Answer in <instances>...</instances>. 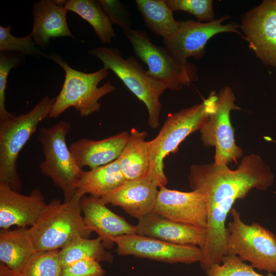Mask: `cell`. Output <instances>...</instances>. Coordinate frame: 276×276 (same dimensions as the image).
Masks as SVG:
<instances>
[{
    "mask_svg": "<svg viewBox=\"0 0 276 276\" xmlns=\"http://www.w3.org/2000/svg\"><path fill=\"white\" fill-rule=\"evenodd\" d=\"M274 180L270 168L253 153L244 156L235 170L214 162L190 167V187L203 196L206 208L207 238L199 262L204 271L220 264L226 255L225 221L235 202L252 189L266 190Z\"/></svg>",
    "mask_w": 276,
    "mask_h": 276,
    "instance_id": "cell-1",
    "label": "cell"
},
{
    "mask_svg": "<svg viewBox=\"0 0 276 276\" xmlns=\"http://www.w3.org/2000/svg\"><path fill=\"white\" fill-rule=\"evenodd\" d=\"M84 195L76 190L69 200L55 199L48 203L29 229L36 251L60 249L77 237L88 238L93 232L84 221L80 204Z\"/></svg>",
    "mask_w": 276,
    "mask_h": 276,
    "instance_id": "cell-2",
    "label": "cell"
},
{
    "mask_svg": "<svg viewBox=\"0 0 276 276\" xmlns=\"http://www.w3.org/2000/svg\"><path fill=\"white\" fill-rule=\"evenodd\" d=\"M217 94L211 92L201 103L170 114L157 135L148 141L150 165L148 171L154 174L160 186L167 178L164 171V158L175 153L179 144L190 134L200 130L213 110Z\"/></svg>",
    "mask_w": 276,
    "mask_h": 276,
    "instance_id": "cell-3",
    "label": "cell"
},
{
    "mask_svg": "<svg viewBox=\"0 0 276 276\" xmlns=\"http://www.w3.org/2000/svg\"><path fill=\"white\" fill-rule=\"evenodd\" d=\"M60 66L65 72L62 88L49 116L56 119L66 110L74 107L81 117L98 112L101 104L99 100L113 91L116 87L107 81L101 87L98 85L109 74V70L102 67L97 71L86 73L75 70L63 60L60 55L52 53L47 56Z\"/></svg>",
    "mask_w": 276,
    "mask_h": 276,
    "instance_id": "cell-4",
    "label": "cell"
},
{
    "mask_svg": "<svg viewBox=\"0 0 276 276\" xmlns=\"http://www.w3.org/2000/svg\"><path fill=\"white\" fill-rule=\"evenodd\" d=\"M55 98L43 97L30 111L0 121V183L19 192L22 187L17 171L19 154L39 124L49 118Z\"/></svg>",
    "mask_w": 276,
    "mask_h": 276,
    "instance_id": "cell-5",
    "label": "cell"
},
{
    "mask_svg": "<svg viewBox=\"0 0 276 276\" xmlns=\"http://www.w3.org/2000/svg\"><path fill=\"white\" fill-rule=\"evenodd\" d=\"M88 54L99 59L103 67L112 71L144 103L148 112V124L156 128L159 125L162 106L160 97L166 87L145 70L135 57L130 56L124 58L116 48L98 47L90 50Z\"/></svg>",
    "mask_w": 276,
    "mask_h": 276,
    "instance_id": "cell-6",
    "label": "cell"
},
{
    "mask_svg": "<svg viewBox=\"0 0 276 276\" xmlns=\"http://www.w3.org/2000/svg\"><path fill=\"white\" fill-rule=\"evenodd\" d=\"M71 127L70 122L60 121L50 127L40 128L38 137L44 156L39 165L40 172L60 189L64 201L75 195L84 171L76 163L66 143Z\"/></svg>",
    "mask_w": 276,
    "mask_h": 276,
    "instance_id": "cell-7",
    "label": "cell"
},
{
    "mask_svg": "<svg viewBox=\"0 0 276 276\" xmlns=\"http://www.w3.org/2000/svg\"><path fill=\"white\" fill-rule=\"evenodd\" d=\"M226 228V255L248 261L255 268L276 273V235L260 224L244 223L233 208Z\"/></svg>",
    "mask_w": 276,
    "mask_h": 276,
    "instance_id": "cell-8",
    "label": "cell"
},
{
    "mask_svg": "<svg viewBox=\"0 0 276 276\" xmlns=\"http://www.w3.org/2000/svg\"><path fill=\"white\" fill-rule=\"evenodd\" d=\"M134 54L148 67V73L171 91H179L197 80V68L188 62H179L164 46L153 44L148 34L138 29L123 31Z\"/></svg>",
    "mask_w": 276,
    "mask_h": 276,
    "instance_id": "cell-9",
    "label": "cell"
},
{
    "mask_svg": "<svg viewBox=\"0 0 276 276\" xmlns=\"http://www.w3.org/2000/svg\"><path fill=\"white\" fill-rule=\"evenodd\" d=\"M235 96L233 89L225 86L217 94L213 110L200 129V139L205 147H214V163L227 165L242 157L243 150L237 146L234 138V130L230 120L232 110L240 109L235 105Z\"/></svg>",
    "mask_w": 276,
    "mask_h": 276,
    "instance_id": "cell-10",
    "label": "cell"
},
{
    "mask_svg": "<svg viewBox=\"0 0 276 276\" xmlns=\"http://www.w3.org/2000/svg\"><path fill=\"white\" fill-rule=\"evenodd\" d=\"M225 15L208 22L192 19L178 21V28L170 37L163 39L164 45L176 59L182 64L188 63L190 57L200 59L205 54V47L214 36L221 33L231 32L244 38L236 22L223 24L229 19Z\"/></svg>",
    "mask_w": 276,
    "mask_h": 276,
    "instance_id": "cell-11",
    "label": "cell"
},
{
    "mask_svg": "<svg viewBox=\"0 0 276 276\" xmlns=\"http://www.w3.org/2000/svg\"><path fill=\"white\" fill-rule=\"evenodd\" d=\"M112 241L120 256H133L170 264H192L202 259V250L196 245L173 244L137 234L117 236Z\"/></svg>",
    "mask_w": 276,
    "mask_h": 276,
    "instance_id": "cell-12",
    "label": "cell"
},
{
    "mask_svg": "<svg viewBox=\"0 0 276 276\" xmlns=\"http://www.w3.org/2000/svg\"><path fill=\"white\" fill-rule=\"evenodd\" d=\"M240 29L256 56L276 68V0H264L243 14Z\"/></svg>",
    "mask_w": 276,
    "mask_h": 276,
    "instance_id": "cell-13",
    "label": "cell"
},
{
    "mask_svg": "<svg viewBox=\"0 0 276 276\" xmlns=\"http://www.w3.org/2000/svg\"><path fill=\"white\" fill-rule=\"evenodd\" d=\"M160 183L150 171L143 176L126 180L100 199L104 204L119 206L130 216L139 220L152 212Z\"/></svg>",
    "mask_w": 276,
    "mask_h": 276,
    "instance_id": "cell-14",
    "label": "cell"
},
{
    "mask_svg": "<svg viewBox=\"0 0 276 276\" xmlns=\"http://www.w3.org/2000/svg\"><path fill=\"white\" fill-rule=\"evenodd\" d=\"M152 212L174 221L206 228L204 198L196 190L182 192L160 187Z\"/></svg>",
    "mask_w": 276,
    "mask_h": 276,
    "instance_id": "cell-15",
    "label": "cell"
},
{
    "mask_svg": "<svg viewBox=\"0 0 276 276\" xmlns=\"http://www.w3.org/2000/svg\"><path fill=\"white\" fill-rule=\"evenodd\" d=\"M47 205L43 194L38 189L26 195L0 183V227H31L36 222Z\"/></svg>",
    "mask_w": 276,
    "mask_h": 276,
    "instance_id": "cell-16",
    "label": "cell"
},
{
    "mask_svg": "<svg viewBox=\"0 0 276 276\" xmlns=\"http://www.w3.org/2000/svg\"><path fill=\"white\" fill-rule=\"evenodd\" d=\"M136 234L176 244L196 245L206 243V227L174 221L151 212L138 220Z\"/></svg>",
    "mask_w": 276,
    "mask_h": 276,
    "instance_id": "cell-17",
    "label": "cell"
},
{
    "mask_svg": "<svg viewBox=\"0 0 276 276\" xmlns=\"http://www.w3.org/2000/svg\"><path fill=\"white\" fill-rule=\"evenodd\" d=\"M80 204L85 223L98 234L106 249L113 247L114 237L136 234L134 225L109 209L100 198L85 195Z\"/></svg>",
    "mask_w": 276,
    "mask_h": 276,
    "instance_id": "cell-18",
    "label": "cell"
},
{
    "mask_svg": "<svg viewBox=\"0 0 276 276\" xmlns=\"http://www.w3.org/2000/svg\"><path fill=\"white\" fill-rule=\"evenodd\" d=\"M66 1L40 0L33 6L34 22L30 34L36 45L47 47L52 38H74L66 20Z\"/></svg>",
    "mask_w": 276,
    "mask_h": 276,
    "instance_id": "cell-19",
    "label": "cell"
},
{
    "mask_svg": "<svg viewBox=\"0 0 276 276\" xmlns=\"http://www.w3.org/2000/svg\"><path fill=\"white\" fill-rule=\"evenodd\" d=\"M129 133L122 131L101 140L79 139L69 147L75 161L81 169H90L117 160L127 141Z\"/></svg>",
    "mask_w": 276,
    "mask_h": 276,
    "instance_id": "cell-20",
    "label": "cell"
},
{
    "mask_svg": "<svg viewBox=\"0 0 276 276\" xmlns=\"http://www.w3.org/2000/svg\"><path fill=\"white\" fill-rule=\"evenodd\" d=\"M36 251L28 228L1 229V263L12 272L20 271Z\"/></svg>",
    "mask_w": 276,
    "mask_h": 276,
    "instance_id": "cell-21",
    "label": "cell"
},
{
    "mask_svg": "<svg viewBox=\"0 0 276 276\" xmlns=\"http://www.w3.org/2000/svg\"><path fill=\"white\" fill-rule=\"evenodd\" d=\"M147 133L132 128L127 141L118 160L126 180H132L144 176L150 165Z\"/></svg>",
    "mask_w": 276,
    "mask_h": 276,
    "instance_id": "cell-22",
    "label": "cell"
},
{
    "mask_svg": "<svg viewBox=\"0 0 276 276\" xmlns=\"http://www.w3.org/2000/svg\"><path fill=\"white\" fill-rule=\"evenodd\" d=\"M125 180L117 159L89 171H83L76 189L84 196L89 194L90 196L100 198L120 186Z\"/></svg>",
    "mask_w": 276,
    "mask_h": 276,
    "instance_id": "cell-23",
    "label": "cell"
},
{
    "mask_svg": "<svg viewBox=\"0 0 276 276\" xmlns=\"http://www.w3.org/2000/svg\"><path fill=\"white\" fill-rule=\"evenodd\" d=\"M136 8L147 27L155 35L167 38L178 28V21L165 0H136Z\"/></svg>",
    "mask_w": 276,
    "mask_h": 276,
    "instance_id": "cell-24",
    "label": "cell"
},
{
    "mask_svg": "<svg viewBox=\"0 0 276 276\" xmlns=\"http://www.w3.org/2000/svg\"><path fill=\"white\" fill-rule=\"evenodd\" d=\"M65 7L87 21L102 43H110L115 37L112 24L97 1H66Z\"/></svg>",
    "mask_w": 276,
    "mask_h": 276,
    "instance_id": "cell-25",
    "label": "cell"
},
{
    "mask_svg": "<svg viewBox=\"0 0 276 276\" xmlns=\"http://www.w3.org/2000/svg\"><path fill=\"white\" fill-rule=\"evenodd\" d=\"M58 257L62 266L87 258L112 263L113 256L103 244L100 238L94 239L77 237L59 249Z\"/></svg>",
    "mask_w": 276,
    "mask_h": 276,
    "instance_id": "cell-26",
    "label": "cell"
},
{
    "mask_svg": "<svg viewBox=\"0 0 276 276\" xmlns=\"http://www.w3.org/2000/svg\"><path fill=\"white\" fill-rule=\"evenodd\" d=\"M59 249L36 251L24 266L16 273L12 272L1 263L0 276H61Z\"/></svg>",
    "mask_w": 276,
    "mask_h": 276,
    "instance_id": "cell-27",
    "label": "cell"
},
{
    "mask_svg": "<svg viewBox=\"0 0 276 276\" xmlns=\"http://www.w3.org/2000/svg\"><path fill=\"white\" fill-rule=\"evenodd\" d=\"M205 273L206 276H275L272 273L260 274L238 256L228 255L222 258L220 264L210 268Z\"/></svg>",
    "mask_w": 276,
    "mask_h": 276,
    "instance_id": "cell-28",
    "label": "cell"
},
{
    "mask_svg": "<svg viewBox=\"0 0 276 276\" xmlns=\"http://www.w3.org/2000/svg\"><path fill=\"white\" fill-rule=\"evenodd\" d=\"M17 51L28 55L42 56L44 53L37 47L31 34L22 37L14 36L11 27L0 26V51Z\"/></svg>",
    "mask_w": 276,
    "mask_h": 276,
    "instance_id": "cell-29",
    "label": "cell"
},
{
    "mask_svg": "<svg viewBox=\"0 0 276 276\" xmlns=\"http://www.w3.org/2000/svg\"><path fill=\"white\" fill-rule=\"evenodd\" d=\"M172 11L187 12L194 15L198 21L205 22L214 20V12L212 0H165Z\"/></svg>",
    "mask_w": 276,
    "mask_h": 276,
    "instance_id": "cell-30",
    "label": "cell"
},
{
    "mask_svg": "<svg viewBox=\"0 0 276 276\" xmlns=\"http://www.w3.org/2000/svg\"><path fill=\"white\" fill-rule=\"evenodd\" d=\"M19 58L14 55H8L3 53L0 55V121L14 117L15 113L8 112L5 107L6 90L7 77L10 70L17 66Z\"/></svg>",
    "mask_w": 276,
    "mask_h": 276,
    "instance_id": "cell-31",
    "label": "cell"
},
{
    "mask_svg": "<svg viewBox=\"0 0 276 276\" xmlns=\"http://www.w3.org/2000/svg\"><path fill=\"white\" fill-rule=\"evenodd\" d=\"M105 271L97 260L87 258L62 267L61 276H104Z\"/></svg>",
    "mask_w": 276,
    "mask_h": 276,
    "instance_id": "cell-32",
    "label": "cell"
},
{
    "mask_svg": "<svg viewBox=\"0 0 276 276\" xmlns=\"http://www.w3.org/2000/svg\"><path fill=\"white\" fill-rule=\"evenodd\" d=\"M112 24L120 26L123 31L131 28L130 14L126 7L118 0H98Z\"/></svg>",
    "mask_w": 276,
    "mask_h": 276,
    "instance_id": "cell-33",
    "label": "cell"
}]
</instances>
